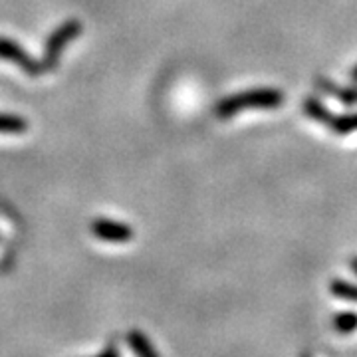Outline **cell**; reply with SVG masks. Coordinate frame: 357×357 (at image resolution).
<instances>
[{
  "mask_svg": "<svg viewBox=\"0 0 357 357\" xmlns=\"http://www.w3.org/2000/svg\"><path fill=\"white\" fill-rule=\"evenodd\" d=\"M282 103H284V93L278 89H250V91H243V93L220 100L215 107V114L220 119H229L232 115L241 114L243 109H250V107L272 109V107H278Z\"/></svg>",
  "mask_w": 357,
  "mask_h": 357,
  "instance_id": "obj_1",
  "label": "cell"
},
{
  "mask_svg": "<svg viewBox=\"0 0 357 357\" xmlns=\"http://www.w3.org/2000/svg\"><path fill=\"white\" fill-rule=\"evenodd\" d=\"M82 32V24L77 20H68L66 24H62L48 40L46 44V56H44V70L48 68H54V64H58V58L64 50V46L74 40Z\"/></svg>",
  "mask_w": 357,
  "mask_h": 357,
  "instance_id": "obj_2",
  "label": "cell"
},
{
  "mask_svg": "<svg viewBox=\"0 0 357 357\" xmlns=\"http://www.w3.org/2000/svg\"><path fill=\"white\" fill-rule=\"evenodd\" d=\"M0 58L8 60V62H14V64L18 66V68H22L26 74H30V76H38V74L44 72V66L34 62L16 42L8 38H0Z\"/></svg>",
  "mask_w": 357,
  "mask_h": 357,
  "instance_id": "obj_3",
  "label": "cell"
},
{
  "mask_svg": "<svg viewBox=\"0 0 357 357\" xmlns=\"http://www.w3.org/2000/svg\"><path fill=\"white\" fill-rule=\"evenodd\" d=\"M91 232L98 238L105 241V243H129L131 236H133V232H131L128 225L115 222V220H109V218H98V220H93Z\"/></svg>",
  "mask_w": 357,
  "mask_h": 357,
  "instance_id": "obj_4",
  "label": "cell"
},
{
  "mask_svg": "<svg viewBox=\"0 0 357 357\" xmlns=\"http://www.w3.org/2000/svg\"><path fill=\"white\" fill-rule=\"evenodd\" d=\"M318 88L321 91H326V93H330L333 96L335 100H340L345 105H356L357 103V89L356 88H340V86H335L333 82H330L328 77H319L318 82Z\"/></svg>",
  "mask_w": 357,
  "mask_h": 357,
  "instance_id": "obj_5",
  "label": "cell"
},
{
  "mask_svg": "<svg viewBox=\"0 0 357 357\" xmlns=\"http://www.w3.org/2000/svg\"><path fill=\"white\" fill-rule=\"evenodd\" d=\"M129 345H131V349L135 351V356L137 357H159V354L155 351L153 344L143 335L141 332H129Z\"/></svg>",
  "mask_w": 357,
  "mask_h": 357,
  "instance_id": "obj_6",
  "label": "cell"
},
{
  "mask_svg": "<svg viewBox=\"0 0 357 357\" xmlns=\"http://www.w3.org/2000/svg\"><path fill=\"white\" fill-rule=\"evenodd\" d=\"M332 326L337 333L349 335L357 330V314L356 312H337L333 316Z\"/></svg>",
  "mask_w": 357,
  "mask_h": 357,
  "instance_id": "obj_7",
  "label": "cell"
},
{
  "mask_svg": "<svg viewBox=\"0 0 357 357\" xmlns=\"http://www.w3.org/2000/svg\"><path fill=\"white\" fill-rule=\"evenodd\" d=\"M304 112H306L307 117H312L316 121H321V123H330L332 121L330 109L319 100H316V98H307L306 102H304Z\"/></svg>",
  "mask_w": 357,
  "mask_h": 357,
  "instance_id": "obj_8",
  "label": "cell"
},
{
  "mask_svg": "<svg viewBox=\"0 0 357 357\" xmlns=\"http://www.w3.org/2000/svg\"><path fill=\"white\" fill-rule=\"evenodd\" d=\"M330 290L335 298H342V300H349V302H357V286L351 282L345 280H332L330 284Z\"/></svg>",
  "mask_w": 357,
  "mask_h": 357,
  "instance_id": "obj_9",
  "label": "cell"
},
{
  "mask_svg": "<svg viewBox=\"0 0 357 357\" xmlns=\"http://www.w3.org/2000/svg\"><path fill=\"white\" fill-rule=\"evenodd\" d=\"M26 123L22 117L16 115H0V133H24Z\"/></svg>",
  "mask_w": 357,
  "mask_h": 357,
  "instance_id": "obj_10",
  "label": "cell"
},
{
  "mask_svg": "<svg viewBox=\"0 0 357 357\" xmlns=\"http://www.w3.org/2000/svg\"><path fill=\"white\" fill-rule=\"evenodd\" d=\"M332 129L335 133H351V131H357V114H347L342 115V117H332Z\"/></svg>",
  "mask_w": 357,
  "mask_h": 357,
  "instance_id": "obj_11",
  "label": "cell"
},
{
  "mask_svg": "<svg viewBox=\"0 0 357 357\" xmlns=\"http://www.w3.org/2000/svg\"><path fill=\"white\" fill-rule=\"evenodd\" d=\"M349 264H351V270H354V272L357 274V256H354V258H351V262H349Z\"/></svg>",
  "mask_w": 357,
  "mask_h": 357,
  "instance_id": "obj_12",
  "label": "cell"
},
{
  "mask_svg": "<svg viewBox=\"0 0 357 357\" xmlns=\"http://www.w3.org/2000/svg\"><path fill=\"white\" fill-rule=\"evenodd\" d=\"M351 79H354V82L357 84V66L354 68V70H351Z\"/></svg>",
  "mask_w": 357,
  "mask_h": 357,
  "instance_id": "obj_13",
  "label": "cell"
},
{
  "mask_svg": "<svg viewBox=\"0 0 357 357\" xmlns=\"http://www.w3.org/2000/svg\"><path fill=\"white\" fill-rule=\"evenodd\" d=\"M302 357H312L310 354H302Z\"/></svg>",
  "mask_w": 357,
  "mask_h": 357,
  "instance_id": "obj_14",
  "label": "cell"
}]
</instances>
